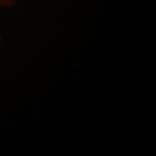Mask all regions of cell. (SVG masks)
Instances as JSON below:
<instances>
[{
    "instance_id": "obj_1",
    "label": "cell",
    "mask_w": 156,
    "mask_h": 156,
    "mask_svg": "<svg viewBox=\"0 0 156 156\" xmlns=\"http://www.w3.org/2000/svg\"><path fill=\"white\" fill-rule=\"evenodd\" d=\"M17 2V0H0V9L9 8L13 6Z\"/></svg>"
},
{
    "instance_id": "obj_2",
    "label": "cell",
    "mask_w": 156,
    "mask_h": 156,
    "mask_svg": "<svg viewBox=\"0 0 156 156\" xmlns=\"http://www.w3.org/2000/svg\"><path fill=\"white\" fill-rule=\"evenodd\" d=\"M0 44H1V38H0Z\"/></svg>"
}]
</instances>
